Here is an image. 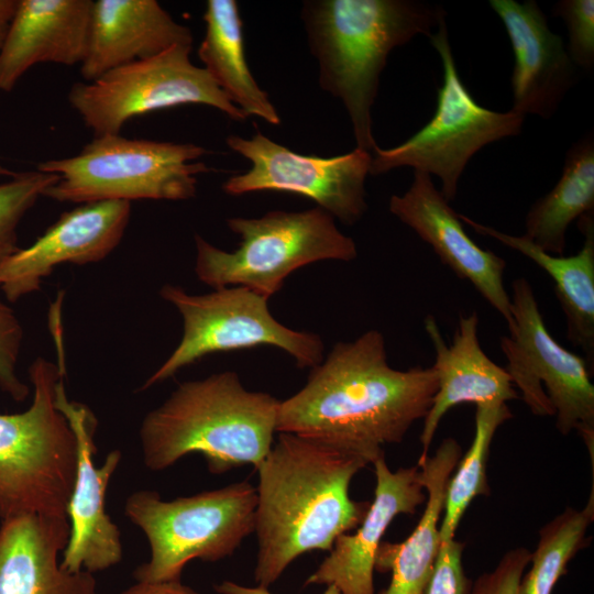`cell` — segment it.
I'll use <instances>...</instances> for the list:
<instances>
[{
    "mask_svg": "<svg viewBox=\"0 0 594 594\" xmlns=\"http://www.w3.org/2000/svg\"><path fill=\"white\" fill-rule=\"evenodd\" d=\"M438 388L436 372L392 367L385 340L369 330L338 342L306 384L279 403L276 432L293 433L374 463L425 419Z\"/></svg>",
    "mask_w": 594,
    "mask_h": 594,
    "instance_id": "1",
    "label": "cell"
},
{
    "mask_svg": "<svg viewBox=\"0 0 594 594\" xmlns=\"http://www.w3.org/2000/svg\"><path fill=\"white\" fill-rule=\"evenodd\" d=\"M367 463L322 442L279 433L256 468L254 580L268 588L301 554L330 551L356 528L369 502L353 501L349 487Z\"/></svg>",
    "mask_w": 594,
    "mask_h": 594,
    "instance_id": "2",
    "label": "cell"
},
{
    "mask_svg": "<svg viewBox=\"0 0 594 594\" xmlns=\"http://www.w3.org/2000/svg\"><path fill=\"white\" fill-rule=\"evenodd\" d=\"M446 18L441 6L415 0H307L301 19L319 64L320 87L340 99L356 147L372 153V107L389 53Z\"/></svg>",
    "mask_w": 594,
    "mask_h": 594,
    "instance_id": "3",
    "label": "cell"
},
{
    "mask_svg": "<svg viewBox=\"0 0 594 594\" xmlns=\"http://www.w3.org/2000/svg\"><path fill=\"white\" fill-rule=\"evenodd\" d=\"M280 400L248 391L235 372L180 383L140 427L142 460L163 471L189 453H200L211 474L252 464L270 452Z\"/></svg>",
    "mask_w": 594,
    "mask_h": 594,
    "instance_id": "4",
    "label": "cell"
},
{
    "mask_svg": "<svg viewBox=\"0 0 594 594\" xmlns=\"http://www.w3.org/2000/svg\"><path fill=\"white\" fill-rule=\"evenodd\" d=\"M31 406L0 414V519L67 516L77 471V440L56 406L64 363L37 358L29 367Z\"/></svg>",
    "mask_w": 594,
    "mask_h": 594,
    "instance_id": "5",
    "label": "cell"
},
{
    "mask_svg": "<svg viewBox=\"0 0 594 594\" xmlns=\"http://www.w3.org/2000/svg\"><path fill=\"white\" fill-rule=\"evenodd\" d=\"M256 486L249 481L170 501L156 491L128 496L124 515L145 535L150 559L133 571L135 581H178L191 560L218 562L254 532Z\"/></svg>",
    "mask_w": 594,
    "mask_h": 594,
    "instance_id": "6",
    "label": "cell"
},
{
    "mask_svg": "<svg viewBox=\"0 0 594 594\" xmlns=\"http://www.w3.org/2000/svg\"><path fill=\"white\" fill-rule=\"evenodd\" d=\"M241 238L228 252L195 235V272L199 280L217 288L242 286L270 299L294 271L310 263L358 256L355 242L319 207L301 211H271L260 218L227 219Z\"/></svg>",
    "mask_w": 594,
    "mask_h": 594,
    "instance_id": "7",
    "label": "cell"
},
{
    "mask_svg": "<svg viewBox=\"0 0 594 594\" xmlns=\"http://www.w3.org/2000/svg\"><path fill=\"white\" fill-rule=\"evenodd\" d=\"M206 154L193 143L96 135L82 150L36 169L59 176L43 196L64 202L106 200H186L195 197L197 176L209 168L198 158Z\"/></svg>",
    "mask_w": 594,
    "mask_h": 594,
    "instance_id": "8",
    "label": "cell"
},
{
    "mask_svg": "<svg viewBox=\"0 0 594 594\" xmlns=\"http://www.w3.org/2000/svg\"><path fill=\"white\" fill-rule=\"evenodd\" d=\"M430 44L438 52L443 68L437 108L430 121L399 145L372 151L370 174L409 166L436 175L446 200L457 196L460 177L470 158L485 145L518 135L525 116L513 109L506 112L482 107L460 78L443 18Z\"/></svg>",
    "mask_w": 594,
    "mask_h": 594,
    "instance_id": "9",
    "label": "cell"
},
{
    "mask_svg": "<svg viewBox=\"0 0 594 594\" xmlns=\"http://www.w3.org/2000/svg\"><path fill=\"white\" fill-rule=\"evenodd\" d=\"M160 295L180 314L183 337L141 391L217 352L273 345L288 353L299 369H312L323 360L324 344L318 334L287 328L271 314L268 298L249 288L222 287L190 295L182 287L164 285Z\"/></svg>",
    "mask_w": 594,
    "mask_h": 594,
    "instance_id": "10",
    "label": "cell"
},
{
    "mask_svg": "<svg viewBox=\"0 0 594 594\" xmlns=\"http://www.w3.org/2000/svg\"><path fill=\"white\" fill-rule=\"evenodd\" d=\"M510 301L514 326L501 338L505 370L530 411L556 416L563 436L576 430L593 461L594 385L586 360L550 334L526 278L513 282Z\"/></svg>",
    "mask_w": 594,
    "mask_h": 594,
    "instance_id": "11",
    "label": "cell"
},
{
    "mask_svg": "<svg viewBox=\"0 0 594 594\" xmlns=\"http://www.w3.org/2000/svg\"><path fill=\"white\" fill-rule=\"evenodd\" d=\"M193 46H174L117 67L92 81L75 82L68 101L94 135L120 134L132 118L182 105L216 108L235 121L248 117L204 67L190 61Z\"/></svg>",
    "mask_w": 594,
    "mask_h": 594,
    "instance_id": "12",
    "label": "cell"
},
{
    "mask_svg": "<svg viewBox=\"0 0 594 594\" xmlns=\"http://www.w3.org/2000/svg\"><path fill=\"white\" fill-rule=\"evenodd\" d=\"M228 146L251 162V168L229 177L226 194L253 191L293 193L311 199L317 207L346 226L356 223L367 210L365 178L372 153L353 151L320 157L304 155L276 143L258 130L250 139L229 135Z\"/></svg>",
    "mask_w": 594,
    "mask_h": 594,
    "instance_id": "13",
    "label": "cell"
},
{
    "mask_svg": "<svg viewBox=\"0 0 594 594\" xmlns=\"http://www.w3.org/2000/svg\"><path fill=\"white\" fill-rule=\"evenodd\" d=\"M56 406L68 419L77 440V471L66 509L70 532L61 566L69 572L95 574L119 564L123 557L120 529L105 507L107 488L122 453L112 450L101 466H96L98 420L86 405L67 398L64 381L57 387Z\"/></svg>",
    "mask_w": 594,
    "mask_h": 594,
    "instance_id": "14",
    "label": "cell"
},
{
    "mask_svg": "<svg viewBox=\"0 0 594 594\" xmlns=\"http://www.w3.org/2000/svg\"><path fill=\"white\" fill-rule=\"evenodd\" d=\"M131 202L106 200L80 204L66 211L30 246L0 263V290L15 302L41 288L55 266L84 265L107 257L128 228Z\"/></svg>",
    "mask_w": 594,
    "mask_h": 594,
    "instance_id": "15",
    "label": "cell"
},
{
    "mask_svg": "<svg viewBox=\"0 0 594 594\" xmlns=\"http://www.w3.org/2000/svg\"><path fill=\"white\" fill-rule=\"evenodd\" d=\"M389 211L428 243L457 276L469 280L481 296L514 326L510 295L504 285L506 262L473 241L429 174L415 170L404 195H393Z\"/></svg>",
    "mask_w": 594,
    "mask_h": 594,
    "instance_id": "16",
    "label": "cell"
},
{
    "mask_svg": "<svg viewBox=\"0 0 594 594\" xmlns=\"http://www.w3.org/2000/svg\"><path fill=\"white\" fill-rule=\"evenodd\" d=\"M490 6L501 18L514 52L512 109L550 118L578 80L562 38L549 29L535 0H491Z\"/></svg>",
    "mask_w": 594,
    "mask_h": 594,
    "instance_id": "17",
    "label": "cell"
},
{
    "mask_svg": "<svg viewBox=\"0 0 594 594\" xmlns=\"http://www.w3.org/2000/svg\"><path fill=\"white\" fill-rule=\"evenodd\" d=\"M376 485L374 499L354 534L337 538L329 554L305 582V585H334L342 594H375V558L386 529L399 514H415L427 493L419 466L399 468L393 472L384 457L374 463Z\"/></svg>",
    "mask_w": 594,
    "mask_h": 594,
    "instance_id": "18",
    "label": "cell"
},
{
    "mask_svg": "<svg viewBox=\"0 0 594 594\" xmlns=\"http://www.w3.org/2000/svg\"><path fill=\"white\" fill-rule=\"evenodd\" d=\"M424 324L436 352L432 369L438 388L424 419L420 433L422 452L418 461L428 457L438 426L452 407L464 403L482 405L519 398L505 367L493 362L481 348L476 311L460 316L450 345L431 314L426 316Z\"/></svg>",
    "mask_w": 594,
    "mask_h": 594,
    "instance_id": "19",
    "label": "cell"
},
{
    "mask_svg": "<svg viewBox=\"0 0 594 594\" xmlns=\"http://www.w3.org/2000/svg\"><path fill=\"white\" fill-rule=\"evenodd\" d=\"M91 0H18L0 48V91L10 92L34 65L81 64Z\"/></svg>",
    "mask_w": 594,
    "mask_h": 594,
    "instance_id": "20",
    "label": "cell"
},
{
    "mask_svg": "<svg viewBox=\"0 0 594 594\" xmlns=\"http://www.w3.org/2000/svg\"><path fill=\"white\" fill-rule=\"evenodd\" d=\"M191 30L175 21L156 0L92 1L88 45L80 74L92 81L174 46H193Z\"/></svg>",
    "mask_w": 594,
    "mask_h": 594,
    "instance_id": "21",
    "label": "cell"
},
{
    "mask_svg": "<svg viewBox=\"0 0 594 594\" xmlns=\"http://www.w3.org/2000/svg\"><path fill=\"white\" fill-rule=\"evenodd\" d=\"M69 532L67 516L24 514L1 520L0 594H97L92 573L61 566Z\"/></svg>",
    "mask_w": 594,
    "mask_h": 594,
    "instance_id": "22",
    "label": "cell"
},
{
    "mask_svg": "<svg viewBox=\"0 0 594 594\" xmlns=\"http://www.w3.org/2000/svg\"><path fill=\"white\" fill-rule=\"evenodd\" d=\"M462 454L453 438H446L432 457L418 461L426 506L416 528L403 542H381L375 570L392 573L388 586L380 594H422L440 547V516L446 487Z\"/></svg>",
    "mask_w": 594,
    "mask_h": 594,
    "instance_id": "23",
    "label": "cell"
},
{
    "mask_svg": "<svg viewBox=\"0 0 594 594\" xmlns=\"http://www.w3.org/2000/svg\"><path fill=\"white\" fill-rule=\"evenodd\" d=\"M460 220L481 235L490 237L521 253L541 267L553 280L554 292L566 319L569 341L584 353L594 369V217L578 219L584 235L581 250L570 256L544 252L524 235H512L459 215Z\"/></svg>",
    "mask_w": 594,
    "mask_h": 594,
    "instance_id": "24",
    "label": "cell"
},
{
    "mask_svg": "<svg viewBox=\"0 0 594 594\" xmlns=\"http://www.w3.org/2000/svg\"><path fill=\"white\" fill-rule=\"evenodd\" d=\"M204 21L205 36L198 48L204 68L246 117L256 116L271 124H279L276 108L254 79L246 63L238 2L208 0Z\"/></svg>",
    "mask_w": 594,
    "mask_h": 594,
    "instance_id": "25",
    "label": "cell"
},
{
    "mask_svg": "<svg viewBox=\"0 0 594 594\" xmlns=\"http://www.w3.org/2000/svg\"><path fill=\"white\" fill-rule=\"evenodd\" d=\"M594 211V138L590 132L566 152L556 186L530 207L525 238L552 255H563L571 222Z\"/></svg>",
    "mask_w": 594,
    "mask_h": 594,
    "instance_id": "26",
    "label": "cell"
},
{
    "mask_svg": "<svg viewBox=\"0 0 594 594\" xmlns=\"http://www.w3.org/2000/svg\"><path fill=\"white\" fill-rule=\"evenodd\" d=\"M512 417L506 403L476 405L472 444L460 459L458 470L446 487L444 514L439 526L440 543L454 539L462 516L476 496L490 495L486 477L490 447L498 427Z\"/></svg>",
    "mask_w": 594,
    "mask_h": 594,
    "instance_id": "27",
    "label": "cell"
},
{
    "mask_svg": "<svg viewBox=\"0 0 594 594\" xmlns=\"http://www.w3.org/2000/svg\"><path fill=\"white\" fill-rule=\"evenodd\" d=\"M594 519V490L582 509L568 507L539 531L531 552V566L524 573L518 594H552L559 579L566 573L572 558L585 546V535Z\"/></svg>",
    "mask_w": 594,
    "mask_h": 594,
    "instance_id": "28",
    "label": "cell"
},
{
    "mask_svg": "<svg viewBox=\"0 0 594 594\" xmlns=\"http://www.w3.org/2000/svg\"><path fill=\"white\" fill-rule=\"evenodd\" d=\"M59 176L37 169L16 173L0 184V263L19 250L18 227L25 213Z\"/></svg>",
    "mask_w": 594,
    "mask_h": 594,
    "instance_id": "29",
    "label": "cell"
},
{
    "mask_svg": "<svg viewBox=\"0 0 594 594\" xmlns=\"http://www.w3.org/2000/svg\"><path fill=\"white\" fill-rule=\"evenodd\" d=\"M552 15L564 20L569 44L566 52L576 67L591 72L594 67V1L561 0Z\"/></svg>",
    "mask_w": 594,
    "mask_h": 594,
    "instance_id": "30",
    "label": "cell"
},
{
    "mask_svg": "<svg viewBox=\"0 0 594 594\" xmlns=\"http://www.w3.org/2000/svg\"><path fill=\"white\" fill-rule=\"evenodd\" d=\"M22 342V324L0 298V389L15 402H23L30 393L16 372Z\"/></svg>",
    "mask_w": 594,
    "mask_h": 594,
    "instance_id": "31",
    "label": "cell"
},
{
    "mask_svg": "<svg viewBox=\"0 0 594 594\" xmlns=\"http://www.w3.org/2000/svg\"><path fill=\"white\" fill-rule=\"evenodd\" d=\"M464 543L451 539L440 543L436 562L422 594H471L472 582L462 565Z\"/></svg>",
    "mask_w": 594,
    "mask_h": 594,
    "instance_id": "32",
    "label": "cell"
},
{
    "mask_svg": "<svg viewBox=\"0 0 594 594\" xmlns=\"http://www.w3.org/2000/svg\"><path fill=\"white\" fill-rule=\"evenodd\" d=\"M530 559L531 552L524 547L507 551L494 570L481 574L472 583L471 594H518Z\"/></svg>",
    "mask_w": 594,
    "mask_h": 594,
    "instance_id": "33",
    "label": "cell"
},
{
    "mask_svg": "<svg viewBox=\"0 0 594 594\" xmlns=\"http://www.w3.org/2000/svg\"><path fill=\"white\" fill-rule=\"evenodd\" d=\"M118 594H200L193 587L178 581L143 582L135 581L134 584L124 588Z\"/></svg>",
    "mask_w": 594,
    "mask_h": 594,
    "instance_id": "34",
    "label": "cell"
},
{
    "mask_svg": "<svg viewBox=\"0 0 594 594\" xmlns=\"http://www.w3.org/2000/svg\"><path fill=\"white\" fill-rule=\"evenodd\" d=\"M215 591L219 594H272L268 588L262 586H246L232 581H223L215 585ZM323 594H342L339 588L332 584L327 585Z\"/></svg>",
    "mask_w": 594,
    "mask_h": 594,
    "instance_id": "35",
    "label": "cell"
},
{
    "mask_svg": "<svg viewBox=\"0 0 594 594\" xmlns=\"http://www.w3.org/2000/svg\"><path fill=\"white\" fill-rule=\"evenodd\" d=\"M18 0H0V48L13 18Z\"/></svg>",
    "mask_w": 594,
    "mask_h": 594,
    "instance_id": "36",
    "label": "cell"
},
{
    "mask_svg": "<svg viewBox=\"0 0 594 594\" xmlns=\"http://www.w3.org/2000/svg\"><path fill=\"white\" fill-rule=\"evenodd\" d=\"M16 173L3 167L2 165H0V176H8V177H13L15 176Z\"/></svg>",
    "mask_w": 594,
    "mask_h": 594,
    "instance_id": "37",
    "label": "cell"
}]
</instances>
